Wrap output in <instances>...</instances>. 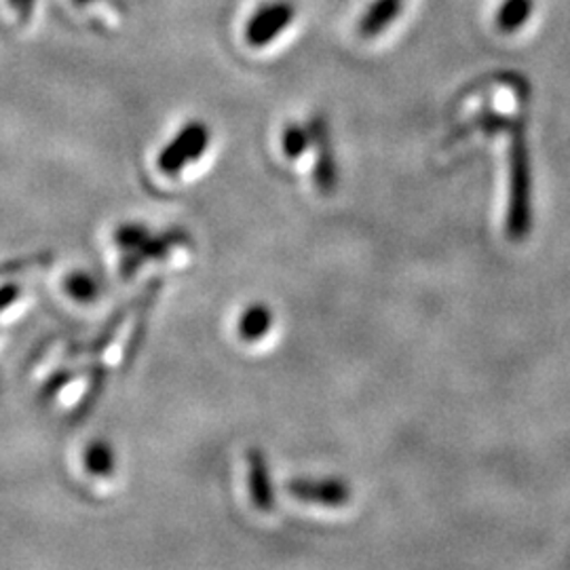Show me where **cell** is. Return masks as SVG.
<instances>
[{"label":"cell","mask_w":570,"mask_h":570,"mask_svg":"<svg viewBox=\"0 0 570 570\" xmlns=\"http://www.w3.org/2000/svg\"><path fill=\"white\" fill-rule=\"evenodd\" d=\"M294 20V9L287 2H268L254 11L245 23V41L252 47H263L282 37Z\"/></svg>","instance_id":"cell-2"},{"label":"cell","mask_w":570,"mask_h":570,"mask_svg":"<svg viewBox=\"0 0 570 570\" xmlns=\"http://www.w3.org/2000/svg\"><path fill=\"white\" fill-rule=\"evenodd\" d=\"M11 4H13V9L20 13L21 18H28V16H30L28 11H32L35 0H11Z\"/></svg>","instance_id":"cell-5"},{"label":"cell","mask_w":570,"mask_h":570,"mask_svg":"<svg viewBox=\"0 0 570 570\" xmlns=\"http://www.w3.org/2000/svg\"><path fill=\"white\" fill-rule=\"evenodd\" d=\"M404 0H374L360 21V35L374 39L383 35L393 21L402 16Z\"/></svg>","instance_id":"cell-3"},{"label":"cell","mask_w":570,"mask_h":570,"mask_svg":"<svg viewBox=\"0 0 570 570\" xmlns=\"http://www.w3.org/2000/svg\"><path fill=\"white\" fill-rule=\"evenodd\" d=\"M511 207L510 235L513 239H522L529 230L530 220V167L527 138L522 125H515L511 131Z\"/></svg>","instance_id":"cell-1"},{"label":"cell","mask_w":570,"mask_h":570,"mask_svg":"<svg viewBox=\"0 0 570 570\" xmlns=\"http://www.w3.org/2000/svg\"><path fill=\"white\" fill-rule=\"evenodd\" d=\"M534 0H503L497 9L494 26L501 35H515L532 18Z\"/></svg>","instance_id":"cell-4"}]
</instances>
